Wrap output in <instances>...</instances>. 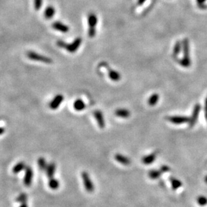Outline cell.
Returning a JSON list of instances; mask_svg holds the SVG:
<instances>
[{
	"mask_svg": "<svg viewBox=\"0 0 207 207\" xmlns=\"http://www.w3.org/2000/svg\"><path fill=\"white\" fill-rule=\"evenodd\" d=\"M81 44H82V39L80 38H76L71 44H67L64 41H62V40H59L57 42V45L59 47L65 48L68 52H69L70 53H74L75 52H76L77 50H78L79 47L80 46Z\"/></svg>",
	"mask_w": 207,
	"mask_h": 207,
	"instance_id": "6da1fadb",
	"label": "cell"
},
{
	"mask_svg": "<svg viewBox=\"0 0 207 207\" xmlns=\"http://www.w3.org/2000/svg\"><path fill=\"white\" fill-rule=\"evenodd\" d=\"M26 56H27L28 59L33 60V61L41 62L44 64H51L52 62V60L50 58L42 55V54H38L37 52L34 51L27 52Z\"/></svg>",
	"mask_w": 207,
	"mask_h": 207,
	"instance_id": "7a4b0ae2",
	"label": "cell"
},
{
	"mask_svg": "<svg viewBox=\"0 0 207 207\" xmlns=\"http://www.w3.org/2000/svg\"><path fill=\"white\" fill-rule=\"evenodd\" d=\"M82 178L86 190L88 192H92L94 190V185L93 184L88 173H87L86 172H83L82 173Z\"/></svg>",
	"mask_w": 207,
	"mask_h": 207,
	"instance_id": "3957f363",
	"label": "cell"
},
{
	"mask_svg": "<svg viewBox=\"0 0 207 207\" xmlns=\"http://www.w3.org/2000/svg\"><path fill=\"white\" fill-rule=\"evenodd\" d=\"M97 17L94 13H90L88 17V23L90 25L88 34L90 37H94L96 34V26L97 24Z\"/></svg>",
	"mask_w": 207,
	"mask_h": 207,
	"instance_id": "277c9868",
	"label": "cell"
},
{
	"mask_svg": "<svg viewBox=\"0 0 207 207\" xmlns=\"http://www.w3.org/2000/svg\"><path fill=\"white\" fill-rule=\"evenodd\" d=\"M200 109H201V106L199 104H196L194 105L192 115L190 117V118H189V122H188V124H189L190 127H192L196 123Z\"/></svg>",
	"mask_w": 207,
	"mask_h": 207,
	"instance_id": "5b68a950",
	"label": "cell"
},
{
	"mask_svg": "<svg viewBox=\"0 0 207 207\" xmlns=\"http://www.w3.org/2000/svg\"><path fill=\"white\" fill-rule=\"evenodd\" d=\"M63 100H64V96L63 94H57V95L52 98L51 101L49 102V105H48L49 108L52 110L57 109H58L59 107L60 106V105L62 103Z\"/></svg>",
	"mask_w": 207,
	"mask_h": 207,
	"instance_id": "8992f818",
	"label": "cell"
},
{
	"mask_svg": "<svg viewBox=\"0 0 207 207\" xmlns=\"http://www.w3.org/2000/svg\"><path fill=\"white\" fill-rule=\"evenodd\" d=\"M33 178V171L30 166L26 167L25 170V174L24 178V184L26 186H30L32 184Z\"/></svg>",
	"mask_w": 207,
	"mask_h": 207,
	"instance_id": "52a82bcc",
	"label": "cell"
},
{
	"mask_svg": "<svg viewBox=\"0 0 207 207\" xmlns=\"http://www.w3.org/2000/svg\"><path fill=\"white\" fill-rule=\"evenodd\" d=\"M168 121H170V122L172 123L177 125L186 123L189 122V118L186 116H171L169 117L168 118Z\"/></svg>",
	"mask_w": 207,
	"mask_h": 207,
	"instance_id": "ba28073f",
	"label": "cell"
},
{
	"mask_svg": "<svg viewBox=\"0 0 207 207\" xmlns=\"http://www.w3.org/2000/svg\"><path fill=\"white\" fill-rule=\"evenodd\" d=\"M94 115L95 119H96L98 126L100 127L101 129L104 128L106 126V123L102 111H101L100 110H96L94 112Z\"/></svg>",
	"mask_w": 207,
	"mask_h": 207,
	"instance_id": "9c48e42d",
	"label": "cell"
},
{
	"mask_svg": "<svg viewBox=\"0 0 207 207\" xmlns=\"http://www.w3.org/2000/svg\"><path fill=\"white\" fill-rule=\"evenodd\" d=\"M52 27L53 29L57 31L62 32V33H67L69 30V28L68 27L67 25L61 22H54L52 24Z\"/></svg>",
	"mask_w": 207,
	"mask_h": 207,
	"instance_id": "30bf717a",
	"label": "cell"
},
{
	"mask_svg": "<svg viewBox=\"0 0 207 207\" xmlns=\"http://www.w3.org/2000/svg\"><path fill=\"white\" fill-rule=\"evenodd\" d=\"M114 158L116 161L120 164L124 165V166H129L131 164V160L128 157L122 155L121 154H116L114 156Z\"/></svg>",
	"mask_w": 207,
	"mask_h": 207,
	"instance_id": "8fae6325",
	"label": "cell"
},
{
	"mask_svg": "<svg viewBox=\"0 0 207 207\" xmlns=\"http://www.w3.org/2000/svg\"><path fill=\"white\" fill-rule=\"evenodd\" d=\"M114 113L118 117L121 118H129L130 115H131V112L129 111V110H128L127 109L125 108H120L118 109L115 111Z\"/></svg>",
	"mask_w": 207,
	"mask_h": 207,
	"instance_id": "7c38bea8",
	"label": "cell"
},
{
	"mask_svg": "<svg viewBox=\"0 0 207 207\" xmlns=\"http://www.w3.org/2000/svg\"><path fill=\"white\" fill-rule=\"evenodd\" d=\"M156 157H157L156 153H152L151 154L144 156L143 159H142V162H143L144 164L149 165L155 162Z\"/></svg>",
	"mask_w": 207,
	"mask_h": 207,
	"instance_id": "4fadbf2b",
	"label": "cell"
},
{
	"mask_svg": "<svg viewBox=\"0 0 207 207\" xmlns=\"http://www.w3.org/2000/svg\"><path fill=\"white\" fill-rule=\"evenodd\" d=\"M56 170V164L54 162H50L48 164L47 168L46 169V173L47 176L49 178H53V176Z\"/></svg>",
	"mask_w": 207,
	"mask_h": 207,
	"instance_id": "5bb4252c",
	"label": "cell"
},
{
	"mask_svg": "<svg viewBox=\"0 0 207 207\" xmlns=\"http://www.w3.org/2000/svg\"><path fill=\"white\" fill-rule=\"evenodd\" d=\"M26 167L27 166H26L25 162H20L14 166V168H12V172L14 174H18V173L22 172V171L25 170Z\"/></svg>",
	"mask_w": 207,
	"mask_h": 207,
	"instance_id": "9a60e30c",
	"label": "cell"
},
{
	"mask_svg": "<svg viewBox=\"0 0 207 207\" xmlns=\"http://www.w3.org/2000/svg\"><path fill=\"white\" fill-rule=\"evenodd\" d=\"M74 107L78 111H81L86 108V104L81 98H78L74 102Z\"/></svg>",
	"mask_w": 207,
	"mask_h": 207,
	"instance_id": "2e32d148",
	"label": "cell"
},
{
	"mask_svg": "<svg viewBox=\"0 0 207 207\" xmlns=\"http://www.w3.org/2000/svg\"><path fill=\"white\" fill-rule=\"evenodd\" d=\"M55 13V9L52 6H48L44 11V16L46 19H51Z\"/></svg>",
	"mask_w": 207,
	"mask_h": 207,
	"instance_id": "e0dca14e",
	"label": "cell"
},
{
	"mask_svg": "<svg viewBox=\"0 0 207 207\" xmlns=\"http://www.w3.org/2000/svg\"><path fill=\"white\" fill-rule=\"evenodd\" d=\"M170 183H171L172 189L174 190H177V189L180 188L182 185V183L181 181H180V180H178V179H177V178H174V177H173V176L170 177Z\"/></svg>",
	"mask_w": 207,
	"mask_h": 207,
	"instance_id": "ac0fdd59",
	"label": "cell"
},
{
	"mask_svg": "<svg viewBox=\"0 0 207 207\" xmlns=\"http://www.w3.org/2000/svg\"><path fill=\"white\" fill-rule=\"evenodd\" d=\"M38 168H40V170L41 171H46L48 164L47 163H46L45 158H43V157H40V158L38 159Z\"/></svg>",
	"mask_w": 207,
	"mask_h": 207,
	"instance_id": "d6986e66",
	"label": "cell"
},
{
	"mask_svg": "<svg viewBox=\"0 0 207 207\" xmlns=\"http://www.w3.org/2000/svg\"><path fill=\"white\" fill-rule=\"evenodd\" d=\"M59 182L57 179L51 178L49 179V181H48V186H49L50 188H51L52 190H57V189L59 188Z\"/></svg>",
	"mask_w": 207,
	"mask_h": 207,
	"instance_id": "ffe728a7",
	"label": "cell"
},
{
	"mask_svg": "<svg viewBox=\"0 0 207 207\" xmlns=\"http://www.w3.org/2000/svg\"><path fill=\"white\" fill-rule=\"evenodd\" d=\"M162 172L160 170H151L149 172V177L152 180H156V179L159 178Z\"/></svg>",
	"mask_w": 207,
	"mask_h": 207,
	"instance_id": "44dd1931",
	"label": "cell"
},
{
	"mask_svg": "<svg viewBox=\"0 0 207 207\" xmlns=\"http://www.w3.org/2000/svg\"><path fill=\"white\" fill-rule=\"evenodd\" d=\"M108 76L110 78V79L113 80V81H118L121 77L118 72L113 70H110L108 72Z\"/></svg>",
	"mask_w": 207,
	"mask_h": 207,
	"instance_id": "7402d4cb",
	"label": "cell"
},
{
	"mask_svg": "<svg viewBox=\"0 0 207 207\" xmlns=\"http://www.w3.org/2000/svg\"><path fill=\"white\" fill-rule=\"evenodd\" d=\"M159 94L157 93H154L150 96L149 100H148V103L150 106H154L157 103L158 100H159Z\"/></svg>",
	"mask_w": 207,
	"mask_h": 207,
	"instance_id": "603a6c76",
	"label": "cell"
},
{
	"mask_svg": "<svg viewBox=\"0 0 207 207\" xmlns=\"http://www.w3.org/2000/svg\"><path fill=\"white\" fill-rule=\"evenodd\" d=\"M183 48H184V58H190L189 57V44H188V40L185 39L183 42Z\"/></svg>",
	"mask_w": 207,
	"mask_h": 207,
	"instance_id": "cb8c5ba5",
	"label": "cell"
},
{
	"mask_svg": "<svg viewBox=\"0 0 207 207\" xmlns=\"http://www.w3.org/2000/svg\"><path fill=\"white\" fill-rule=\"evenodd\" d=\"M27 199H28L27 195H26L25 193H22V194H20L19 196L17 197L16 201H17L18 202L22 203H22H26V201H27Z\"/></svg>",
	"mask_w": 207,
	"mask_h": 207,
	"instance_id": "d4e9b609",
	"label": "cell"
},
{
	"mask_svg": "<svg viewBox=\"0 0 207 207\" xmlns=\"http://www.w3.org/2000/svg\"><path fill=\"white\" fill-rule=\"evenodd\" d=\"M197 202L200 206H205L207 204V198L204 196H199L197 198Z\"/></svg>",
	"mask_w": 207,
	"mask_h": 207,
	"instance_id": "484cf974",
	"label": "cell"
},
{
	"mask_svg": "<svg viewBox=\"0 0 207 207\" xmlns=\"http://www.w3.org/2000/svg\"><path fill=\"white\" fill-rule=\"evenodd\" d=\"M43 0H34V7L36 10H39L42 5Z\"/></svg>",
	"mask_w": 207,
	"mask_h": 207,
	"instance_id": "4316f807",
	"label": "cell"
},
{
	"mask_svg": "<svg viewBox=\"0 0 207 207\" xmlns=\"http://www.w3.org/2000/svg\"><path fill=\"white\" fill-rule=\"evenodd\" d=\"M180 49H181V46H180V42H178V43L176 44L175 47H174V54H175V55H177V54H179V52L180 51Z\"/></svg>",
	"mask_w": 207,
	"mask_h": 207,
	"instance_id": "83f0119b",
	"label": "cell"
},
{
	"mask_svg": "<svg viewBox=\"0 0 207 207\" xmlns=\"http://www.w3.org/2000/svg\"><path fill=\"white\" fill-rule=\"evenodd\" d=\"M170 170V168H169V166H166V165H163V166H162L161 167V168H160V170H161V172L162 173L169 172Z\"/></svg>",
	"mask_w": 207,
	"mask_h": 207,
	"instance_id": "f1b7e54d",
	"label": "cell"
},
{
	"mask_svg": "<svg viewBox=\"0 0 207 207\" xmlns=\"http://www.w3.org/2000/svg\"><path fill=\"white\" fill-rule=\"evenodd\" d=\"M196 1H197L198 5H203V4L204 3V2H205L206 0H196Z\"/></svg>",
	"mask_w": 207,
	"mask_h": 207,
	"instance_id": "f546056e",
	"label": "cell"
},
{
	"mask_svg": "<svg viewBox=\"0 0 207 207\" xmlns=\"http://www.w3.org/2000/svg\"><path fill=\"white\" fill-rule=\"evenodd\" d=\"M4 131H5V129H4L3 127H0V135L3 134Z\"/></svg>",
	"mask_w": 207,
	"mask_h": 207,
	"instance_id": "4dcf8cb0",
	"label": "cell"
},
{
	"mask_svg": "<svg viewBox=\"0 0 207 207\" xmlns=\"http://www.w3.org/2000/svg\"><path fill=\"white\" fill-rule=\"evenodd\" d=\"M19 207H28V205L26 203H22V204L20 205V206Z\"/></svg>",
	"mask_w": 207,
	"mask_h": 207,
	"instance_id": "1f68e13d",
	"label": "cell"
},
{
	"mask_svg": "<svg viewBox=\"0 0 207 207\" xmlns=\"http://www.w3.org/2000/svg\"><path fill=\"white\" fill-rule=\"evenodd\" d=\"M145 1V0H139V4L141 5V4L143 3H144Z\"/></svg>",
	"mask_w": 207,
	"mask_h": 207,
	"instance_id": "d6a6232c",
	"label": "cell"
},
{
	"mask_svg": "<svg viewBox=\"0 0 207 207\" xmlns=\"http://www.w3.org/2000/svg\"><path fill=\"white\" fill-rule=\"evenodd\" d=\"M207 112V98L205 100V113Z\"/></svg>",
	"mask_w": 207,
	"mask_h": 207,
	"instance_id": "836d02e7",
	"label": "cell"
},
{
	"mask_svg": "<svg viewBox=\"0 0 207 207\" xmlns=\"http://www.w3.org/2000/svg\"><path fill=\"white\" fill-rule=\"evenodd\" d=\"M204 181H205V182L207 184V176L205 177V179H204Z\"/></svg>",
	"mask_w": 207,
	"mask_h": 207,
	"instance_id": "e575fe53",
	"label": "cell"
},
{
	"mask_svg": "<svg viewBox=\"0 0 207 207\" xmlns=\"http://www.w3.org/2000/svg\"><path fill=\"white\" fill-rule=\"evenodd\" d=\"M205 117H206V120H207V112L205 113Z\"/></svg>",
	"mask_w": 207,
	"mask_h": 207,
	"instance_id": "d590c367",
	"label": "cell"
}]
</instances>
